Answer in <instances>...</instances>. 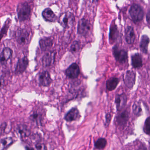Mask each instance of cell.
<instances>
[{"label": "cell", "mask_w": 150, "mask_h": 150, "mask_svg": "<svg viewBox=\"0 0 150 150\" xmlns=\"http://www.w3.org/2000/svg\"><path fill=\"white\" fill-rule=\"evenodd\" d=\"M18 18L21 21H24L29 19L31 15V9L27 3H20L17 7Z\"/></svg>", "instance_id": "6da1fadb"}, {"label": "cell", "mask_w": 150, "mask_h": 150, "mask_svg": "<svg viewBox=\"0 0 150 150\" xmlns=\"http://www.w3.org/2000/svg\"><path fill=\"white\" fill-rule=\"evenodd\" d=\"M129 14L132 21L135 22L140 21L143 20L144 13L142 8L137 5L133 4L129 10Z\"/></svg>", "instance_id": "7a4b0ae2"}, {"label": "cell", "mask_w": 150, "mask_h": 150, "mask_svg": "<svg viewBox=\"0 0 150 150\" xmlns=\"http://www.w3.org/2000/svg\"><path fill=\"white\" fill-rule=\"evenodd\" d=\"M91 30V24L88 20L83 18L79 21L78 27V34L84 36H86L90 33Z\"/></svg>", "instance_id": "3957f363"}, {"label": "cell", "mask_w": 150, "mask_h": 150, "mask_svg": "<svg viewBox=\"0 0 150 150\" xmlns=\"http://www.w3.org/2000/svg\"><path fill=\"white\" fill-rule=\"evenodd\" d=\"M30 33L26 29H20L16 35L17 42L21 45H24L28 42Z\"/></svg>", "instance_id": "277c9868"}, {"label": "cell", "mask_w": 150, "mask_h": 150, "mask_svg": "<svg viewBox=\"0 0 150 150\" xmlns=\"http://www.w3.org/2000/svg\"><path fill=\"white\" fill-rule=\"evenodd\" d=\"M113 53L116 60L120 63H124L128 59L127 51L124 50L119 49L117 46L113 48Z\"/></svg>", "instance_id": "5b68a950"}, {"label": "cell", "mask_w": 150, "mask_h": 150, "mask_svg": "<svg viewBox=\"0 0 150 150\" xmlns=\"http://www.w3.org/2000/svg\"><path fill=\"white\" fill-rule=\"evenodd\" d=\"M73 15L70 13H65L61 16L59 19V23L64 28H67L72 26L74 22Z\"/></svg>", "instance_id": "8992f818"}, {"label": "cell", "mask_w": 150, "mask_h": 150, "mask_svg": "<svg viewBox=\"0 0 150 150\" xmlns=\"http://www.w3.org/2000/svg\"><path fill=\"white\" fill-rule=\"evenodd\" d=\"M38 81L39 85L44 87L49 86L52 81L50 75L47 71H43L39 74Z\"/></svg>", "instance_id": "52a82bcc"}, {"label": "cell", "mask_w": 150, "mask_h": 150, "mask_svg": "<svg viewBox=\"0 0 150 150\" xmlns=\"http://www.w3.org/2000/svg\"><path fill=\"white\" fill-rule=\"evenodd\" d=\"M124 81L128 88H132L136 81V74L133 71H127L125 74Z\"/></svg>", "instance_id": "ba28073f"}, {"label": "cell", "mask_w": 150, "mask_h": 150, "mask_svg": "<svg viewBox=\"0 0 150 150\" xmlns=\"http://www.w3.org/2000/svg\"><path fill=\"white\" fill-rule=\"evenodd\" d=\"M66 74L67 77L71 79L78 78L80 74V69L76 63L72 64L66 71Z\"/></svg>", "instance_id": "9c48e42d"}, {"label": "cell", "mask_w": 150, "mask_h": 150, "mask_svg": "<svg viewBox=\"0 0 150 150\" xmlns=\"http://www.w3.org/2000/svg\"><path fill=\"white\" fill-rule=\"evenodd\" d=\"M28 64L29 60L27 57L19 59L16 68V73L21 74L24 72L28 67Z\"/></svg>", "instance_id": "30bf717a"}, {"label": "cell", "mask_w": 150, "mask_h": 150, "mask_svg": "<svg viewBox=\"0 0 150 150\" xmlns=\"http://www.w3.org/2000/svg\"><path fill=\"white\" fill-rule=\"evenodd\" d=\"M127 102V98L126 94L122 93L117 95L115 98L116 106L117 111H121L125 107Z\"/></svg>", "instance_id": "8fae6325"}, {"label": "cell", "mask_w": 150, "mask_h": 150, "mask_svg": "<svg viewBox=\"0 0 150 150\" xmlns=\"http://www.w3.org/2000/svg\"><path fill=\"white\" fill-rule=\"evenodd\" d=\"M129 112L127 110L118 114L116 117V122L118 126L124 127L129 120Z\"/></svg>", "instance_id": "7c38bea8"}, {"label": "cell", "mask_w": 150, "mask_h": 150, "mask_svg": "<svg viewBox=\"0 0 150 150\" xmlns=\"http://www.w3.org/2000/svg\"><path fill=\"white\" fill-rule=\"evenodd\" d=\"M55 57L54 52H49L45 53L42 59L43 66L47 67L53 64L55 61Z\"/></svg>", "instance_id": "4fadbf2b"}, {"label": "cell", "mask_w": 150, "mask_h": 150, "mask_svg": "<svg viewBox=\"0 0 150 150\" xmlns=\"http://www.w3.org/2000/svg\"><path fill=\"white\" fill-rule=\"evenodd\" d=\"M79 117V111L78 109L77 108H73L66 115L64 119L67 122H71L77 120Z\"/></svg>", "instance_id": "5bb4252c"}, {"label": "cell", "mask_w": 150, "mask_h": 150, "mask_svg": "<svg viewBox=\"0 0 150 150\" xmlns=\"http://www.w3.org/2000/svg\"><path fill=\"white\" fill-rule=\"evenodd\" d=\"M125 38L126 42L129 44H132L134 42L136 39V35L132 27L129 26L125 29Z\"/></svg>", "instance_id": "9a60e30c"}, {"label": "cell", "mask_w": 150, "mask_h": 150, "mask_svg": "<svg viewBox=\"0 0 150 150\" xmlns=\"http://www.w3.org/2000/svg\"><path fill=\"white\" fill-rule=\"evenodd\" d=\"M13 51L9 48H6L3 50L0 55V62L1 64L6 63L12 56Z\"/></svg>", "instance_id": "2e32d148"}, {"label": "cell", "mask_w": 150, "mask_h": 150, "mask_svg": "<svg viewBox=\"0 0 150 150\" xmlns=\"http://www.w3.org/2000/svg\"><path fill=\"white\" fill-rule=\"evenodd\" d=\"M43 17L46 20L49 22H53L57 20V17L56 15L54 13L53 11L50 8H46L42 12Z\"/></svg>", "instance_id": "e0dca14e"}, {"label": "cell", "mask_w": 150, "mask_h": 150, "mask_svg": "<svg viewBox=\"0 0 150 150\" xmlns=\"http://www.w3.org/2000/svg\"><path fill=\"white\" fill-rule=\"evenodd\" d=\"M118 36V31L117 27L115 23L111 24L109 34V41L110 43L113 44L117 39Z\"/></svg>", "instance_id": "ac0fdd59"}, {"label": "cell", "mask_w": 150, "mask_h": 150, "mask_svg": "<svg viewBox=\"0 0 150 150\" xmlns=\"http://www.w3.org/2000/svg\"><path fill=\"white\" fill-rule=\"evenodd\" d=\"M131 59L132 64L134 68H140L143 65L142 57L139 53H136L132 55V56Z\"/></svg>", "instance_id": "d6986e66"}, {"label": "cell", "mask_w": 150, "mask_h": 150, "mask_svg": "<svg viewBox=\"0 0 150 150\" xmlns=\"http://www.w3.org/2000/svg\"><path fill=\"white\" fill-rule=\"evenodd\" d=\"M39 45L42 50L46 51L51 48L53 45V42L51 38H45L40 40Z\"/></svg>", "instance_id": "ffe728a7"}, {"label": "cell", "mask_w": 150, "mask_h": 150, "mask_svg": "<svg viewBox=\"0 0 150 150\" xmlns=\"http://www.w3.org/2000/svg\"><path fill=\"white\" fill-rule=\"evenodd\" d=\"M119 82L118 78L112 77L108 80L106 82V88L108 91H113L117 86Z\"/></svg>", "instance_id": "44dd1931"}, {"label": "cell", "mask_w": 150, "mask_h": 150, "mask_svg": "<svg viewBox=\"0 0 150 150\" xmlns=\"http://www.w3.org/2000/svg\"><path fill=\"white\" fill-rule=\"evenodd\" d=\"M17 132L22 137H29L30 134V131L29 128L24 125H21L17 128Z\"/></svg>", "instance_id": "7402d4cb"}, {"label": "cell", "mask_w": 150, "mask_h": 150, "mask_svg": "<svg viewBox=\"0 0 150 150\" xmlns=\"http://www.w3.org/2000/svg\"><path fill=\"white\" fill-rule=\"evenodd\" d=\"M149 43V38L147 35L142 36L140 44L141 51L145 54H147L148 52V46Z\"/></svg>", "instance_id": "603a6c76"}, {"label": "cell", "mask_w": 150, "mask_h": 150, "mask_svg": "<svg viewBox=\"0 0 150 150\" xmlns=\"http://www.w3.org/2000/svg\"><path fill=\"white\" fill-rule=\"evenodd\" d=\"M13 139L10 137L2 139L0 141V150L7 149L13 144Z\"/></svg>", "instance_id": "cb8c5ba5"}, {"label": "cell", "mask_w": 150, "mask_h": 150, "mask_svg": "<svg viewBox=\"0 0 150 150\" xmlns=\"http://www.w3.org/2000/svg\"><path fill=\"white\" fill-rule=\"evenodd\" d=\"M107 144V141L105 139L100 138L98 139L95 143V147L98 149H102L105 148Z\"/></svg>", "instance_id": "d4e9b609"}, {"label": "cell", "mask_w": 150, "mask_h": 150, "mask_svg": "<svg viewBox=\"0 0 150 150\" xmlns=\"http://www.w3.org/2000/svg\"><path fill=\"white\" fill-rule=\"evenodd\" d=\"M132 110L136 115H141L142 113V109L141 108V104L139 102L136 101L132 106Z\"/></svg>", "instance_id": "484cf974"}, {"label": "cell", "mask_w": 150, "mask_h": 150, "mask_svg": "<svg viewBox=\"0 0 150 150\" xmlns=\"http://www.w3.org/2000/svg\"><path fill=\"white\" fill-rule=\"evenodd\" d=\"M10 21H7L5 23L3 28H2L1 30L0 31V41L1 40L4 35L6 34L8 30V28H9V25H10Z\"/></svg>", "instance_id": "4316f807"}, {"label": "cell", "mask_w": 150, "mask_h": 150, "mask_svg": "<svg viewBox=\"0 0 150 150\" xmlns=\"http://www.w3.org/2000/svg\"><path fill=\"white\" fill-rule=\"evenodd\" d=\"M144 132L147 135L150 133V117H147L145 122L144 126Z\"/></svg>", "instance_id": "83f0119b"}, {"label": "cell", "mask_w": 150, "mask_h": 150, "mask_svg": "<svg viewBox=\"0 0 150 150\" xmlns=\"http://www.w3.org/2000/svg\"><path fill=\"white\" fill-rule=\"evenodd\" d=\"M30 119L34 122H41L42 119V115L40 113L35 112L30 116Z\"/></svg>", "instance_id": "f1b7e54d"}, {"label": "cell", "mask_w": 150, "mask_h": 150, "mask_svg": "<svg viewBox=\"0 0 150 150\" xmlns=\"http://www.w3.org/2000/svg\"><path fill=\"white\" fill-rule=\"evenodd\" d=\"M80 49V44L77 41H74L73 42L71 47V51L72 52H77L79 51Z\"/></svg>", "instance_id": "f546056e"}, {"label": "cell", "mask_w": 150, "mask_h": 150, "mask_svg": "<svg viewBox=\"0 0 150 150\" xmlns=\"http://www.w3.org/2000/svg\"><path fill=\"white\" fill-rule=\"evenodd\" d=\"M105 118H106V122H105V125L106 126H108L110 123V121H111V115L110 113H108L105 116Z\"/></svg>", "instance_id": "4dcf8cb0"}, {"label": "cell", "mask_w": 150, "mask_h": 150, "mask_svg": "<svg viewBox=\"0 0 150 150\" xmlns=\"http://www.w3.org/2000/svg\"><path fill=\"white\" fill-rule=\"evenodd\" d=\"M36 148L38 150H45L46 149V146L43 144H41V143H38L36 145Z\"/></svg>", "instance_id": "1f68e13d"}, {"label": "cell", "mask_w": 150, "mask_h": 150, "mask_svg": "<svg viewBox=\"0 0 150 150\" xmlns=\"http://www.w3.org/2000/svg\"><path fill=\"white\" fill-rule=\"evenodd\" d=\"M5 80H4V77L0 75V90L2 89L4 86Z\"/></svg>", "instance_id": "d6a6232c"}, {"label": "cell", "mask_w": 150, "mask_h": 150, "mask_svg": "<svg viewBox=\"0 0 150 150\" xmlns=\"http://www.w3.org/2000/svg\"><path fill=\"white\" fill-rule=\"evenodd\" d=\"M146 20H147V22L149 23L150 22V12H148V14L146 15Z\"/></svg>", "instance_id": "836d02e7"}]
</instances>
